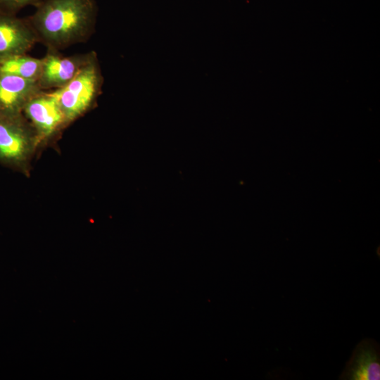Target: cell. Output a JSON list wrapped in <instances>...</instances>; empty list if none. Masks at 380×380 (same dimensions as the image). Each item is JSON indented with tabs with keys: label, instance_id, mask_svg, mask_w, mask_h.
Segmentation results:
<instances>
[{
	"label": "cell",
	"instance_id": "cell-2",
	"mask_svg": "<svg viewBox=\"0 0 380 380\" xmlns=\"http://www.w3.org/2000/svg\"><path fill=\"white\" fill-rule=\"evenodd\" d=\"M103 81L96 53L91 51L76 75L62 88L51 91L68 123L94 104L101 92Z\"/></svg>",
	"mask_w": 380,
	"mask_h": 380
},
{
	"label": "cell",
	"instance_id": "cell-1",
	"mask_svg": "<svg viewBox=\"0 0 380 380\" xmlns=\"http://www.w3.org/2000/svg\"><path fill=\"white\" fill-rule=\"evenodd\" d=\"M27 20L38 42L56 51L85 42L94 32V0H42Z\"/></svg>",
	"mask_w": 380,
	"mask_h": 380
},
{
	"label": "cell",
	"instance_id": "cell-3",
	"mask_svg": "<svg viewBox=\"0 0 380 380\" xmlns=\"http://www.w3.org/2000/svg\"><path fill=\"white\" fill-rule=\"evenodd\" d=\"M37 133L22 113H0V163L19 167L27 158Z\"/></svg>",
	"mask_w": 380,
	"mask_h": 380
},
{
	"label": "cell",
	"instance_id": "cell-9",
	"mask_svg": "<svg viewBox=\"0 0 380 380\" xmlns=\"http://www.w3.org/2000/svg\"><path fill=\"white\" fill-rule=\"evenodd\" d=\"M42 68V58L26 54L13 56L0 61V72L30 80L37 81Z\"/></svg>",
	"mask_w": 380,
	"mask_h": 380
},
{
	"label": "cell",
	"instance_id": "cell-10",
	"mask_svg": "<svg viewBox=\"0 0 380 380\" xmlns=\"http://www.w3.org/2000/svg\"><path fill=\"white\" fill-rule=\"evenodd\" d=\"M42 0H0V13L15 15L23 8L37 6Z\"/></svg>",
	"mask_w": 380,
	"mask_h": 380
},
{
	"label": "cell",
	"instance_id": "cell-8",
	"mask_svg": "<svg viewBox=\"0 0 380 380\" xmlns=\"http://www.w3.org/2000/svg\"><path fill=\"white\" fill-rule=\"evenodd\" d=\"M41 91L36 80L0 72V113H22L26 103Z\"/></svg>",
	"mask_w": 380,
	"mask_h": 380
},
{
	"label": "cell",
	"instance_id": "cell-7",
	"mask_svg": "<svg viewBox=\"0 0 380 380\" xmlns=\"http://www.w3.org/2000/svg\"><path fill=\"white\" fill-rule=\"evenodd\" d=\"M343 380L380 379V350L374 339L365 338L355 348L339 376Z\"/></svg>",
	"mask_w": 380,
	"mask_h": 380
},
{
	"label": "cell",
	"instance_id": "cell-4",
	"mask_svg": "<svg viewBox=\"0 0 380 380\" xmlns=\"http://www.w3.org/2000/svg\"><path fill=\"white\" fill-rule=\"evenodd\" d=\"M22 113L31 122L38 139L53 136L68 123L51 92L41 91L34 95L26 103Z\"/></svg>",
	"mask_w": 380,
	"mask_h": 380
},
{
	"label": "cell",
	"instance_id": "cell-6",
	"mask_svg": "<svg viewBox=\"0 0 380 380\" xmlns=\"http://www.w3.org/2000/svg\"><path fill=\"white\" fill-rule=\"evenodd\" d=\"M37 42V35L27 19L0 13V61L26 54Z\"/></svg>",
	"mask_w": 380,
	"mask_h": 380
},
{
	"label": "cell",
	"instance_id": "cell-5",
	"mask_svg": "<svg viewBox=\"0 0 380 380\" xmlns=\"http://www.w3.org/2000/svg\"><path fill=\"white\" fill-rule=\"evenodd\" d=\"M89 53L63 56L58 51L48 49L42 58V68L37 80L42 90L58 89L68 84L78 72Z\"/></svg>",
	"mask_w": 380,
	"mask_h": 380
}]
</instances>
